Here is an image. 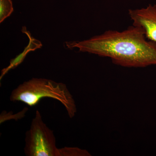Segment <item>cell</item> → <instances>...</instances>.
Segmentation results:
<instances>
[{
    "label": "cell",
    "mask_w": 156,
    "mask_h": 156,
    "mask_svg": "<svg viewBox=\"0 0 156 156\" xmlns=\"http://www.w3.org/2000/svg\"><path fill=\"white\" fill-rule=\"evenodd\" d=\"M128 15L132 25L142 28L147 39L156 43V5L150 4L146 8L129 9Z\"/></svg>",
    "instance_id": "4"
},
{
    "label": "cell",
    "mask_w": 156,
    "mask_h": 156,
    "mask_svg": "<svg viewBox=\"0 0 156 156\" xmlns=\"http://www.w3.org/2000/svg\"><path fill=\"white\" fill-rule=\"evenodd\" d=\"M24 153L27 156H60L53 131L42 119L39 111L36 112L29 130L25 134Z\"/></svg>",
    "instance_id": "3"
},
{
    "label": "cell",
    "mask_w": 156,
    "mask_h": 156,
    "mask_svg": "<svg viewBox=\"0 0 156 156\" xmlns=\"http://www.w3.org/2000/svg\"><path fill=\"white\" fill-rule=\"evenodd\" d=\"M22 32L23 33L26 34L28 37L29 39V42L28 45L26 47L23 52L21 54L17 56L16 58L14 59H11L10 61V64L8 67L4 69L2 71V75L1 76V79L3 76L8 72L9 70L15 68L17 66L20 64L24 60L26 56L27 53L30 51H34L37 49H39L41 48L42 46V43L39 40L34 38L31 35V34L29 31L27 30L26 27H23L22 29Z\"/></svg>",
    "instance_id": "5"
},
{
    "label": "cell",
    "mask_w": 156,
    "mask_h": 156,
    "mask_svg": "<svg viewBox=\"0 0 156 156\" xmlns=\"http://www.w3.org/2000/svg\"><path fill=\"white\" fill-rule=\"evenodd\" d=\"M14 11L11 0H0V23L9 17Z\"/></svg>",
    "instance_id": "6"
},
{
    "label": "cell",
    "mask_w": 156,
    "mask_h": 156,
    "mask_svg": "<svg viewBox=\"0 0 156 156\" xmlns=\"http://www.w3.org/2000/svg\"><path fill=\"white\" fill-rule=\"evenodd\" d=\"M45 98L59 101L65 108L69 118L75 115V101L66 85L52 80L33 78L25 81L12 91L10 98L11 101H20L33 107Z\"/></svg>",
    "instance_id": "2"
},
{
    "label": "cell",
    "mask_w": 156,
    "mask_h": 156,
    "mask_svg": "<svg viewBox=\"0 0 156 156\" xmlns=\"http://www.w3.org/2000/svg\"><path fill=\"white\" fill-rule=\"evenodd\" d=\"M69 49L108 57L126 67L156 65V43L147 39L143 30L132 25L122 31L108 30L81 41L66 42Z\"/></svg>",
    "instance_id": "1"
},
{
    "label": "cell",
    "mask_w": 156,
    "mask_h": 156,
    "mask_svg": "<svg viewBox=\"0 0 156 156\" xmlns=\"http://www.w3.org/2000/svg\"><path fill=\"white\" fill-rule=\"evenodd\" d=\"M60 156H91L88 151L78 147H65L59 148Z\"/></svg>",
    "instance_id": "7"
}]
</instances>
